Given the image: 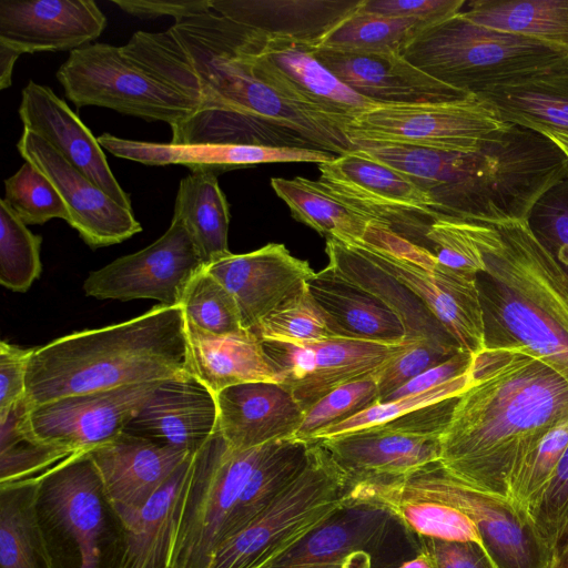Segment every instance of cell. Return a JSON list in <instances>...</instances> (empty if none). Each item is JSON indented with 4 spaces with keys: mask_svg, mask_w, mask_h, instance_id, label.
Wrapping results in <instances>:
<instances>
[{
    "mask_svg": "<svg viewBox=\"0 0 568 568\" xmlns=\"http://www.w3.org/2000/svg\"><path fill=\"white\" fill-rule=\"evenodd\" d=\"M375 376L365 377L339 386L310 407L293 438L311 443L328 427L344 422L378 404Z\"/></svg>",
    "mask_w": 568,
    "mask_h": 568,
    "instance_id": "45",
    "label": "cell"
},
{
    "mask_svg": "<svg viewBox=\"0 0 568 568\" xmlns=\"http://www.w3.org/2000/svg\"><path fill=\"white\" fill-rule=\"evenodd\" d=\"M99 144L111 154L146 165L182 164L191 171L215 174L261 163L312 162L334 160L332 153L294 149L241 144H173L134 141L103 133Z\"/></svg>",
    "mask_w": 568,
    "mask_h": 568,
    "instance_id": "28",
    "label": "cell"
},
{
    "mask_svg": "<svg viewBox=\"0 0 568 568\" xmlns=\"http://www.w3.org/2000/svg\"><path fill=\"white\" fill-rule=\"evenodd\" d=\"M215 394L186 373L158 383L123 432L195 454L216 432Z\"/></svg>",
    "mask_w": 568,
    "mask_h": 568,
    "instance_id": "22",
    "label": "cell"
},
{
    "mask_svg": "<svg viewBox=\"0 0 568 568\" xmlns=\"http://www.w3.org/2000/svg\"><path fill=\"white\" fill-rule=\"evenodd\" d=\"M568 447V418L550 428L521 459L507 484V499L529 514Z\"/></svg>",
    "mask_w": 568,
    "mask_h": 568,
    "instance_id": "41",
    "label": "cell"
},
{
    "mask_svg": "<svg viewBox=\"0 0 568 568\" xmlns=\"http://www.w3.org/2000/svg\"><path fill=\"white\" fill-rule=\"evenodd\" d=\"M277 442L239 450L216 429L194 454L171 568H210L216 551L242 530L245 489Z\"/></svg>",
    "mask_w": 568,
    "mask_h": 568,
    "instance_id": "7",
    "label": "cell"
},
{
    "mask_svg": "<svg viewBox=\"0 0 568 568\" xmlns=\"http://www.w3.org/2000/svg\"><path fill=\"white\" fill-rule=\"evenodd\" d=\"M418 552L393 510L349 489L329 519L263 568H397Z\"/></svg>",
    "mask_w": 568,
    "mask_h": 568,
    "instance_id": "10",
    "label": "cell"
},
{
    "mask_svg": "<svg viewBox=\"0 0 568 568\" xmlns=\"http://www.w3.org/2000/svg\"><path fill=\"white\" fill-rule=\"evenodd\" d=\"M566 418L568 383L557 372L524 354L485 349L440 437L438 463L462 483L507 498L514 469Z\"/></svg>",
    "mask_w": 568,
    "mask_h": 568,
    "instance_id": "2",
    "label": "cell"
},
{
    "mask_svg": "<svg viewBox=\"0 0 568 568\" xmlns=\"http://www.w3.org/2000/svg\"><path fill=\"white\" fill-rule=\"evenodd\" d=\"M364 0H211L221 16L271 38L316 47Z\"/></svg>",
    "mask_w": 568,
    "mask_h": 568,
    "instance_id": "29",
    "label": "cell"
},
{
    "mask_svg": "<svg viewBox=\"0 0 568 568\" xmlns=\"http://www.w3.org/2000/svg\"><path fill=\"white\" fill-rule=\"evenodd\" d=\"M271 186L296 221L326 239L344 243L359 241L371 223L334 196L318 180L273 178Z\"/></svg>",
    "mask_w": 568,
    "mask_h": 568,
    "instance_id": "37",
    "label": "cell"
},
{
    "mask_svg": "<svg viewBox=\"0 0 568 568\" xmlns=\"http://www.w3.org/2000/svg\"><path fill=\"white\" fill-rule=\"evenodd\" d=\"M318 170V181L371 223L428 248L426 233L439 216L432 197L409 178L357 149L320 163Z\"/></svg>",
    "mask_w": 568,
    "mask_h": 568,
    "instance_id": "13",
    "label": "cell"
},
{
    "mask_svg": "<svg viewBox=\"0 0 568 568\" xmlns=\"http://www.w3.org/2000/svg\"><path fill=\"white\" fill-rule=\"evenodd\" d=\"M529 516L554 550L568 520V447Z\"/></svg>",
    "mask_w": 568,
    "mask_h": 568,
    "instance_id": "52",
    "label": "cell"
},
{
    "mask_svg": "<svg viewBox=\"0 0 568 568\" xmlns=\"http://www.w3.org/2000/svg\"><path fill=\"white\" fill-rule=\"evenodd\" d=\"M531 233L568 275V178L551 186L526 220Z\"/></svg>",
    "mask_w": 568,
    "mask_h": 568,
    "instance_id": "48",
    "label": "cell"
},
{
    "mask_svg": "<svg viewBox=\"0 0 568 568\" xmlns=\"http://www.w3.org/2000/svg\"><path fill=\"white\" fill-rule=\"evenodd\" d=\"M419 551L430 560L433 568H498L479 544L448 541L417 536Z\"/></svg>",
    "mask_w": 568,
    "mask_h": 568,
    "instance_id": "54",
    "label": "cell"
},
{
    "mask_svg": "<svg viewBox=\"0 0 568 568\" xmlns=\"http://www.w3.org/2000/svg\"><path fill=\"white\" fill-rule=\"evenodd\" d=\"M465 0H364L368 12L434 24L459 13Z\"/></svg>",
    "mask_w": 568,
    "mask_h": 568,
    "instance_id": "53",
    "label": "cell"
},
{
    "mask_svg": "<svg viewBox=\"0 0 568 568\" xmlns=\"http://www.w3.org/2000/svg\"><path fill=\"white\" fill-rule=\"evenodd\" d=\"M17 149L51 181L68 207V224L92 248L121 243L142 231L132 210L111 199L34 132L23 129Z\"/></svg>",
    "mask_w": 568,
    "mask_h": 568,
    "instance_id": "18",
    "label": "cell"
},
{
    "mask_svg": "<svg viewBox=\"0 0 568 568\" xmlns=\"http://www.w3.org/2000/svg\"><path fill=\"white\" fill-rule=\"evenodd\" d=\"M190 371L214 394L243 383H280L261 338L252 331L213 335L186 323Z\"/></svg>",
    "mask_w": 568,
    "mask_h": 568,
    "instance_id": "32",
    "label": "cell"
},
{
    "mask_svg": "<svg viewBox=\"0 0 568 568\" xmlns=\"http://www.w3.org/2000/svg\"><path fill=\"white\" fill-rule=\"evenodd\" d=\"M567 542H568V520H567L565 527L562 528V530H561V532H560V535L558 537V540H557V544H556L555 548L557 546H560V545H564V544H567Z\"/></svg>",
    "mask_w": 568,
    "mask_h": 568,
    "instance_id": "62",
    "label": "cell"
},
{
    "mask_svg": "<svg viewBox=\"0 0 568 568\" xmlns=\"http://www.w3.org/2000/svg\"><path fill=\"white\" fill-rule=\"evenodd\" d=\"M460 348L429 341H413L389 359L376 374L378 403L425 371L447 361Z\"/></svg>",
    "mask_w": 568,
    "mask_h": 568,
    "instance_id": "49",
    "label": "cell"
},
{
    "mask_svg": "<svg viewBox=\"0 0 568 568\" xmlns=\"http://www.w3.org/2000/svg\"><path fill=\"white\" fill-rule=\"evenodd\" d=\"M19 115L23 129L41 136L111 199L132 210L131 199L112 173L98 139L49 87L29 81L21 93Z\"/></svg>",
    "mask_w": 568,
    "mask_h": 568,
    "instance_id": "25",
    "label": "cell"
},
{
    "mask_svg": "<svg viewBox=\"0 0 568 568\" xmlns=\"http://www.w3.org/2000/svg\"><path fill=\"white\" fill-rule=\"evenodd\" d=\"M476 244L485 349L534 357L568 383V275L526 221L459 220Z\"/></svg>",
    "mask_w": 568,
    "mask_h": 568,
    "instance_id": "3",
    "label": "cell"
},
{
    "mask_svg": "<svg viewBox=\"0 0 568 568\" xmlns=\"http://www.w3.org/2000/svg\"><path fill=\"white\" fill-rule=\"evenodd\" d=\"M352 481L320 442L295 480L214 555L210 568H263L329 519Z\"/></svg>",
    "mask_w": 568,
    "mask_h": 568,
    "instance_id": "8",
    "label": "cell"
},
{
    "mask_svg": "<svg viewBox=\"0 0 568 568\" xmlns=\"http://www.w3.org/2000/svg\"><path fill=\"white\" fill-rule=\"evenodd\" d=\"M474 359L475 355L462 349L447 361L425 371L409 381L407 384L389 394L382 403L428 390L445 384L469 372L474 365Z\"/></svg>",
    "mask_w": 568,
    "mask_h": 568,
    "instance_id": "56",
    "label": "cell"
},
{
    "mask_svg": "<svg viewBox=\"0 0 568 568\" xmlns=\"http://www.w3.org/2000/svg\"><path fill=\"white\" fill-rule=\"evenodd\" d=\"M546 568H568V542L552 550Z\"/></svg>",
    "mask_w": 568,
    "mask_h": 568,
    "instance_id": "59",
    "label": "cell"
},
{
    "mask_svg": "<svg viewBox=\"0 0 568 568\" xmlns=\"http://www.w3.org/2000/svg\"><path fill=\"white\" fill-rule=\"evenodd\" d=\"M262 341L285 386L306 412L335 388L375 374L407 344H383L331 336L308 342Z\"/></svg>",
    "mask_w": 568,
    "mask_h": 568,
    "instance_id": "15",
    "label": "cell"
},
{
    "mask_svg": "<svg viewBox=\"0 0 568 568\" xmlns=\"http://www.w3.org/2000/svg\"><path fill=\"white\" fill-rule=\"evenodd\" d=\"M173 216L187 230L204 265L230 253V207L219 185L217 174L197 170L183 178Z\"/></svg>",
    "mask_w": 568,
    "mask_h": 568,
    "instance_id": "35",
    "label": "cell"
},
{
    "mask_svg": "<svg viewBox=\"0 0 568 568\" xmlns=\"http://www.w3.org/2000/svg\"><path fill=\"white\" fill-rule=\"evenodd\" d=\"M38 481L0 485V568H51L34 514Z\"/></svg>",
    "mask_w": 568,
    "mask_h": 568,
    "instance_id": "38",
    "label": "cell"
},
{
    "mask_svg": "<svg viewBox=\"0 0 568 568\" xmlns=\"http://www.w3.org/2000/svg\"><path fill=\"white\" fill-rule=\"evenodd\" d=\"M506 123L568 133V64L478 95Z\"/></svg>",
    "mask_w": 568,
    "mask_h": 568,
    "instance_id": "33",
    "label": "cell"
},
{
    "mask_svg": "<svg viewBox=\"0 0 568 568\" xmlns=\"http://www.w3.org/2000/svg\"><path fill=\"white\" fill-rule=\"evenodd\" d=\"M351 490L387 506L417 536L448 541H473L483 546L473 520L453 506L429 499L372 495L359 490L353 484Z\"/></svg>",
    "mask_w": 568,
    "mask_h": 568,
    "instance_id": "40",
    "label": "cell"
},
{
    "mask_svg": "<svg viewBox=\"0 0 568 568\" xmlns=\"http://www.w3.org/2000/svg\"><path fill=\"white\" fill-rule=\"evenodd\" d=\"M160 381L63 396L29 408L27 436L89 452L121 434Z\"/></svg>",
    "mask_w": 568,
    "mask_h": 568,
    "instance_id": "17",
    "label": "cell"
},
{
    "mask_svg": "<svg viewBox=\"0 0 568 568\" xmlns=\"http://www.w3.org/2000/svg\"><path fill=\"white\" fill-rule=\"evenodd\" d=\"M34 514L51 568H122L128 529L89 452L39 475Z\"/></svg>",
    "mask_w": 568,
    "mask_h": 568,
    "instance_id": "5",
    "label": "cell"
},
{
    "mask_svg": "<svg viewBox=\"0 0 568 568\" xmlns=\"http://www.w3.org/2000/svg\"><path fill=\"white\" fill-rule=\"evenodd\" d=\"M70 455L63 447L24 435L0 449V485L36 477Z\"/></svg>",
    "mask_w": 568,
    "mask_h": 568,
    "instance_id": "51",
    "label": "cell"
},
{
    "mask_svg": "<svg viewBox=\"0 0 568 568\" xmlns=\"http://www.w3.org/2000/svg\"><path fill=\"white\" fill-rule=\"evenodd\" d=\"M509 123L481 99L381 104L355 118L344 132L358 144H398L447 152H475Z\"/></svg>",
    "mask_w": 568,
    "mask_h": 568,
    "instance_id": "12",
    "label": "cell"
},
{
    "mask_svg": "<svg viewBox=\"0 0 568 568\" xmlns=\"http://www.w3.org/2000/svg\"><path fill=\"white\" fill-rule=\"evenodd\" d=\"M189 455L126 527L122 568H171L178 521L192 471Z\"/></svg>",
    "mask_w": 568,
    "mask_h": 568,
    "instance_id": "34",
    "label": "cell"
},
{
    "mask_svg": "<svg viewBox=\"0 0 568 568\" xmlns=\"http://www.w3.org/2000/svg\"><path fill=\"white\" fill-rule=\"evenodd\" d=\"M425 26L428 24L417 20L368 12L361 6L313 48L403 53L407 44Z\"/></svg>",
    "mask_w": 568,
    "mask_h": 568,
    "instance_id": "39",
    "label": "cell"
},
{
    "mask_svg": "<svg viewBox=\"0 0 568 568\" xmlns=\"http://www.w3.org/2000/svg\"><path fill=\"white\" fill-rule=\"evenodd\" d=\"M263 341L308 342L334 336L307 285L261 321L253 331Z\"/></svg>",
    "mask_w": 568,
    "mask_h": 568,
    "instance_id": "46",
    "label": "cell"
},
{
    "mask_svg": "<svg viewBox=\"0 0 568 568\" xmlns=\"http://www.w3.org/2000/svg\"><path fill=\"white\" fill-rule=\"evenodd\" d=\"M313 52L348 88L379 104L436 103L471 95L430 77L402 53L315 48Z\"/></svg>",
    "mask_w": 568,
    "mask_h": 568,
    "instance_id": "23",
    "label": "cell"
},
{
    "mask_svg": "<svg viewBox=\"0 0 568 568\" xmlns=\"http://www.w3.org/2000/svg\"><path fill=\"white\" fill-rule=\"evenodd\" d=\"M241 58L255 80L343 130L358 115L381 105L343 83L315 58L310 44L271 38L250 28Z\"/></svg>",
    "mask_w": 568,
    "mask_h": 568,
    "instance_id": "14",
    "label": "cell"
},
{
    "mask_svg": "<svg viewBox=\"0 0 568 568\" xmlns=\"http://www.w3.org/2000/svg\"><path fill=\"white\" fill-rule=\"evenodd\" d=\"M244 38L209 24L178 31L170 83L200 109L171 128V143L294 148L337 156L355 150L342 126L250 74L241 58Z\"/></svg>",
    "mask_w": 568,
    "mask_h": 568,
    "instance_id": "1",
    "label": "cell"
},
{
    "mask_svg": "<svg viewBox=\"0 0 568 568\" xmlns=\"http://www.w3.org/2000/svg\"><path fill=\"white\" fill-rule=\"evenodd\" d=\"M42 237L33 234L0 201V283L14 291L26 292L41 273L40 246Z\"/></svg>",
    "mask_w": 568,
    "mask_h": 568,
    "instance_id": "43",
    "label": "cell"
},
{
    "mask_svg": "<svg viewBox=\"0 0 568 568\" xmlns=\"http://www.w3.org/2000/svg\"><path fill=\"white\" fill-rule=\"evenodd\" d=\"M57 79L78 108L95 105L176 125L200 109L129 60L121 47L88 44L70 52Z\"/></svg>",
    "mask_w": 568,
    "mask_h": 568,
    "instance_id": "11",
    "label": "cell"
},
{
    "mask_svg": "<svg viewBox=\"0 0 568 568\" xmlns=\"http://www.w3.org/2000/svg\"><path fill=\"white\" fill-rule=\"evenodd\" d=\"M21 51L0 42V89L11 85L12 70Z\"/></svg>",
    "mask_w": 568,
    "mask_h": 568,
    "instance_id": "58",
    "label": "cell"
},
{
    "mask_svg": "<svg viewBox=\"0 0 568 568\" xmlns=\"http://www.w3.org/2000/svg\"><path fill=\"white\" fill-rule=\"evenodd\" d=\"M180 306L187 324L213 335H232L242 327L237 304L205 266L189 283Z\"/></svg>",
    "mask_w": 568,
    "mask_h": 568,
    "instance_id": "42",
    "label": "cell"
},
{
    "mask_svg": "<svg viewBox=\"0 0 568 568\" xmlns=\"http://www.w3.org/2000/svg\"><path fill=\"white\" fill-rule=\"evenodd\" d=\"M462 13L476 24L568 51V0H476Z\"/></svg>",
    "mask_w": 568,
    "mask_h": 568,
    "instance_id": "36",
    "label": "cell"
},
{
    "mask_svg": "<svg viewBox=\"0 0 568 568\" xmlns=\"http://www.w3.org/2000/svg\"><path fill=\"white\" fill-rule=\"evenodd\" d=\"M307 288L334 336L383 344L406 341L404 325L392 310L331 267L316 272L307 282Z\"/></svg>",
    "mask_w": 568,
    "mask_h": 568,
    "instance_id": "31",
    "label": "cell"
},
{
    "mask_svg": "<svg viewBox=\"0 0 568 568\" xmlns=\"http://www.w3.org/2000/svg\"><path fill=\"white\" fill-rule=\"evenodd\" d=\"M426 241L442 265L473 275L484 270L481 255L459 220L436 219L426 233Z\"/></svg>",
    "mask_w": 568,
    "mask_h": 568,
    "instance_id": "50",
    "label": "cell"
},
{
    "mask_svg": "<svg viewBox=\"0 0 568 568\" xmlns=\"http://www.w3.org/2000/svg\"><path fill=\"white\" fill-rule=\"evenodd\" d=\"M234 297L242 327L254 331L261 321L298 294L316 272L293 256L284 244L270 243L244 254L229 253L207 265Z\"/></svg>",
    "mask_w": 568,
    "mask_h": 568,
    "instance_id": "20",
    "label": "cell"
},
{
    "mask_svg": "<svg viewBox=\"0 0 568 568\" xmlns=\"http://www.w3.org/2000/svg\"><path fill=\"white\" fill-rule=\"evenodd\" d=\"M217 430L233 449L293 438L305 412L280 383L251 382L215 394Z\"/></svg>",
    "mask_w": 568,
    "mask_h": 568,
    "instance_id": "27",
    "label": "cell"
},
{
    "mask_svg": "<svg viewBox=\"0 0 568 568\" xmlns=\"http://www.w3.org/2000/svg\"><path fill=\"white\" fill-rule=\"evenodd\" d=\"M325 251L328 267L376 296L398 316L404 325L406 339L429 341L442 346L460 348L449 332L414 293L368 260L352 243L326 239Z\"/></svg>",
    "mask_w": 568,
    "mask_h": 568,
    "instance_id": "30",
    "label": "cell"
},
{
    "mask_svg": "<svg viewBox=\"0 0 568 568\" xmlns=\"http://www.w3.org/2000/svg\"><path fill=\"white\" fill-rule=\"evenodd\" d=\"M354 486L372 495L436 500L462 510L475 524L484 549L498 568H546L552 554L529 514L505 497L454 478L438 462L404 478Z\"/></svg>",
    "mask_w": 568,
    "mask_h": 568,
    "instance_id": "9",
    "label": "cell"
},
{
    "mask_svg": "<svg viewBox=\"0 0 568 568\" xmlns=\"http://www.w3.org/2000/svg\"><path fill=\"white\" fill-rule=\"evenodd\" d=\"M204 266L187 230L173 216L165 233L151 245L91 272L83 290L100 300L151 298L162 305H180L189 283Z\"/></svg>",
    "mask_w": 568,
    "mask_h": 568,
    "instance_id": "16",
    "label": "cell"
},
{
    "mask_svg": "<svg viewBox=\"0 0 568 568\" xmlns=\"http://www.w3.org/2000/svg\"><path fill=\"white\" fill-rule=\"evenodd\" d=\"M105 24L92 0L0 1V42L22 53L71 52L95 40Z\"/></svg>",
    "mask_w": 568,
    "mask_h": 568,
    "instance_id": "24",
    "label": "cell"
},
{
    "mask_svg": "<svg viewBox=\"0 0 568 568\" xmlns=\"http://www.w3.org/2000/svg\"><path fill=\"white\" fill-rule=\"evenodd\" d=\"M89 454L109 501L126 527L192 455L125 432Z\"/></svg>",
    "mask_w": 568,
    "mask_h": 568,
    "instance_id": "21",
    "label": "cell"
},
{
    "mask_svg": "<svg viewBox=\"0 0 568 568\" xmlns=\"http://www.w3.org/2000/svg\"><path fill=\"white\" fill-rule=\"evenodd\" d=\"M2 199L26 224H44L51 219L69 221V211L51 181L32 163L26 161L4 180Z\"/></svg>",
    "mask_w": 568,
    "mask_h": 568,
    "instance_id": "44",
    "label": "cell"
},
{
    "mask_svg": "<svg viewBox=\"0 0 568 568\" xmlns=\"http://www.w3.org/2000/svg\"><path fill=\"white\" fill-rule=\"evenodd\" d=\"M473 379L474 365L469 372L428 390L373 405L355 416L326 428L313 442L383 424L422 407L459 396L470 385Z\"/></svg>",
    "mask_w": 568,
    "mask_h": 568,
    "instance_id": "47",
    "label": "cell"
},
{
    "mask_svg": "<svg viewBox=\"0 0 568 568\" xmlns=\"http://www.w3.org/2000/svg\"><path fill=\"white\" fill-rule=\"evenodd\" d=\"M111 2L140 19L169 16L179 21L211 9V0H112Z\"/></svg>",
    "mask_w": 568,
    "mask_h": 568,
    "instance_id": "57",
    "label": "cell"
},
{
    "mask_svg": "<svg viewBox=\"0 0 568 568\" xmlns=\"http://www.w3.org/2000/svg\"><path fill=\"white\" fill-rule=\"evenodd\" d=\"M402 54L436 80L471 95L568 64V51L476 24L462 11L425 26Z\"/></svg>",
    "mask_w": 568,
    "mask_h": 568,
    "instance_id": "6",
    "label": "cell"
},
{
    "mask_svg": "<svg viewBox=\"0 0 568 568\" xmlns=\"http://www.w3.org/2000/svg\"><path fill=\"white\" fill-rule=\"evenodd\" d=\"M397 568H433L429 558L422 551L410 559L403 561Z\"/></svg>",
    "mask_w": 568,
    "mask_h": 568,
    "instance_id": "61",
    "label": "cell"
},
{
    "mask_svg": "<svg viewBox=\"0 0 568 568\" xmlns=\"http://www.w3.org/2000/svg\"><path fill=\"white\" fill-rule=\"evenodd\" d=\"M352 244L414 293L457 342L473 355L485 351L477 275L442 265L434 270L398 258L363 240Z\"/></svg>",
    "mask_w": 568,
    "mask_h": 568,
    "instance_id": "19",
    "label": "cell"
},
{
    "mask_svg": "<svg viewBox=\"0 0 568 568\" xmlns=\"http://www.w3.org/2000/svg\"><path fill=\"white\" fill-rule=\"evenodd\" d=\"M33 349L0 343V412L26 397L27 369Z\"/></svg>",
    "mask_w": 568,
    "mask_h": 568,
    "instance_id": "55",
    "label": "cell"
},
{
    "mask_svg": "<svg viewBox=\"0 0 568 568\" xmlns=\"http://www.w3.org/2000/svg\"><path fill=\"white\" fill-rule=\"evenodd\" d=\"M320 442L352 483L404 478L437 463L440 437L409 434L378 424Z\"/></svg>",
    "mask_w": 568,
    "mask_h": 568,
    "instance_id": "26",
    "label": "cell"
},
{
    "mask_svg": "<svg viewBox=\"0 0 568 568\" xmlns=\"http://www.w3.org/2000/svg\"><path fill=\"white\" fill-rule=\"evenodd\" d=\"M539 133L547 136L551 142H554L565 154L568 160V133L555 130H541Z\"/></svg>",
    "mask_w": 568,
    "mask_h": 568,
    "instance_id": "60",
    "label": "cell"
},
{
    "mask_svg": "<svg viewBox=\"0 0 568 568\" xmlns=\"http://www.w3.org/2000/svg\"><path fill=\"white\" fill-rule=\"evenodd\" d=\"M190 371L180 305H156L132 320L75 332L34 348L26 379L29 408L73 394L163 381Z\"/></svg>",
    "mask_w": 568,
    "mask_h": 568,
    "instance_id": "4",
    "label": "cell"
}]
</instances>
